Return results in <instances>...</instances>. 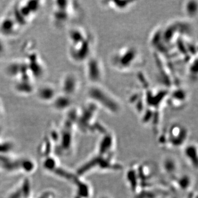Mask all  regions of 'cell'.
<instances>
[{
    "instance_id": "obj_1",
    "label": "cell",
    "mask_w": 198,
    "mask_h": 198,
    "mask_svg": "<svg viewBox=\"0 0 198 198\" xmlns=\"http://www.w3.org/2000/svg\"><path fill=\"white\" fill-rule=\"evenodd\" d=\"M125 178L134 198H165L172 192L159 167L152 162L131 164L126 171Z\"/></svg>"
},
{
    "instance_id": "obj_2",
    "label": "cell",
    "mask_w": 198,
    "mask_h": 198,
    "mask_svg": "<svg viewBox=\"0 0 198 198\" xmlns=\"http://www.w3.org/2000/svg\"><path fill=\"white\" fill-rule=\"evenodd\" d=\"M123 166L116 159V140L114 133L107 131L100 135L92 157L83 166L80 173L91 172H117Z\"/></svg>"
},
{
    "instance_id": "obj_3",
    "label": "cell",
    "mask_w": 198,
    "mask_h": 198,
    "mask_svg": "<svg viewBox=\"0 0 198 198\" xmlns=\"http://www.w3.org/2000/svg\"><path fill=\"white\" fill-rule=\"evenodd\" d=\"M160 146L166 150H182L188 143V128L179 123H174L157 133Z\"/></svg>"
},
{
    "instance_id": "obj_4",
    "label": "cell",
    "mask_w": 198,
    "mask_h": 198,
    "mask_svg": "<svg viewBox=\"0 0 198 198\" xmlns=\"http://www.w3.org/2000/svg\"><path fill=\"white\" fill-rule=\"evenodd\" d=\"M159 168L162 176L166 180L169 185V183L181 173L178 161L175 157L172 156L164 157L162 160Z\"/></svg>"
},
{
    "instance_id": "obj_5",
    "label": "cell",
    "mask_w": 198,
    "mask_h": 198,
    "mask_svg": "<svg viewBox=\"0 0 198 198\" xmlns=\"http://www.w3.org/2000/svg\"><path fill=\"white\" fill-rule=\"evenodd\" d=\"M184 157L191 166L198 169V150L197 144L194 143H188L182 149Z\"/></svg>"
},
{
    "instance_id": "obj_6",
    "label": "cell",
    "mask_w": 198,
    "mask_h": 198,
    "mask_svg": "<svg viewBox=\"0 0 198 198\" xmlns=\"http://www.w3.org/2000/svg\"><path fill=\"white\" fill-rule=\"evenodd\" d=\"M78 86L77 78L73 74L65 75L61 82V89H62L64 94L67 96L74 94L77 89Z\"/></svg>"
},
{
    "instance_id": "obj_7",
    "label": "cell",
    "mask_w": 198,
    "mask_h": 198,
    "mask_svg": "<svg viewBox=\"0 0 198 198\" xmlns=\"http://www.w3.org/2000/svg\"><path fill=\"white\" fill-rule=\"evenodd\" d=\"M88 76L92 82H98L102 78V69L100 62L92 59L88 62Z\"/></svg>"
},
{
    "instance_id": "obj_8",
    "label": "cell",
    "mask_w": 198,
    "mask_h": 198,
    "mask_svg": "<svg viewBox=\"0 0 198 198\" xmlns=\"http://www.w3.org/2000/svg\"><path fill=\"white\" fill-rule=\"evenodd\" d=\"M55 88L51 85H44L39 88L37 96L39 100L43 101H52L56 97Z\"/></svg>"
},
{
    "instance_id": "obj_9",
    "label": "cell",
    "mask_w": 198,
    "mask_h": 198,
    "mask_svg": "<svg viewBox=\"0 0 198 198\" xmlns=\"http://www.w3.org/2000/svg\"><path fill=\"white\" fill-rule=\"evenodd\" d=\"M70 97L66 95L56 96L52 102H54L56 107L57 108H63L69 105L70 104Z\"/></svg>"
}]
</instances>
